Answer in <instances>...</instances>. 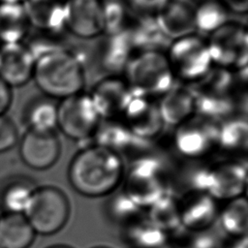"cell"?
<instances>
[{
  "mask_svg": "<svg viewBox=\"0 0 248 248\" xmlns=\"http://www.w3.org/2000/svg\"><path fill=\"white\" fill-rule=\"evenodd\" d=\"M126 167L117 153L91 143L81 147L68 167V181L79 195L100 198L110 195L122 184Z\"/></svg>",
  "mask_w": 248,
  "mask_h": 248,
  "instance_id": "1",
  "label": "cell"
},
{
  "mask_svg": "<svg viewBox=\"0 0 248 248\" xmlns=\"http://www.w3.org/2000/svg\"><path fill=\"white\" fill-rule=\"evenodd\" d=\"M32 79L43 95L65 99L84 90V57L69 47L49 51L35 60Z\"/></svg>",
  "mask_w": 248,
  "mask_h": 248,
  "instance_id": "2",
  "label": "cell"
},
{
  "mask_svg": "<svg viewBox=\"0 0 248 248\" xmlns=\"http://www.w3.org/2000/svg\"><path fill=\"white\" fill-rule=\"evenodd\" d=\"M122 183V192L143 210L170 191L167 180V165L153 151L131 160Z\"/></svg>",
  "mask_w": 248,
  "mask_h": 248,
  "instance_id": "3",
  "label": "cell"
},
{
  "mask_svg": "<svg viewBox=\"0 0 248 248\" xmlns=\"http://www.w3.org/2000/svg\"><path fill=\"white\" fill-rule=\"evenodd\" d=\"M123 74L135 95L155 100L176 81L166 53L160 51L134 53Z\"/></svg>",
  "mask_w": 248,
  "mask_h": 248,
  "instance_id": "4",
  "label": "cell"
},
{
  "mask_svg": "<svg viewBox=\"0 0 248 248\" xmlns=\"http://www.w3.org/2000/svg\"><path fill=\"white\" fill-rule=\"evenodd\" d=\"M166 55L176 81L193 85L214 66L206 39L193 33L172 40Z\"/></svg>",
  "mask_w": 248,
  "mask_h": 248,
  "instance_id": "5",
  "label": "cell"
},
{
  "mask_svg": "<svg viewBox=\"0 0 248 248\" xmlns=\"http://www.w3.org/2000/svg\"><path fill=\"white\" fill-rule=\"evenodd\" d=\"M71 214L66 194L55 186L37 187L24 216L36 234L51 235L61 231Z\"/></svg>",
  "mask_w": 248,
  "mask_h": 248,
  "instance_id": "6",
  "label": "cell"
},
{
  "mask_svg": "<svg viewBox=\"0 0 248 248\" xmlns=\"http://www.w3.org/2000/svg\"><path fill=\"white\" fill-rule=\"evenodd\" d=\"M102 118L97 111L89 92L81 91L57 105V126L65 137L77 142L91 140Z\"/></svg>",
  "mask_w": 248,
  "mask_h": 248,
  "instance_id": "7",
  "label": "cell"
},
{
  "mask_svg": "<svg viewBox=\"0 0 248 248\" xmlns=\"http://www.w3.org/2000/svg\"><path fill=\"white\" fill-rule=\"evenodd\" d=\"M214 66L238 71L247 69L248 36L246 25L230 19L206 39Z\"/></svg>",
  "mask_w": 248,
  "mask_h": 248,
  "instance_id": "8",
  "label": "cell"
},
{
  "mask_svg": "<svg viewBox=\"0 0 248 248\" xmlns=\"http://www.w3.org/2000/svg\"><path fill=\"white\" fill-rule=\"evenodd\" d=\"M219 123L194 114L175 127L172 145L178 155L199 161L217 150Z\"/></svg>",
  "mask_w": 248,
  "mask_h": 248,
  "instance_id": "9",
  "label": "cell"
},
{
  "mask_svg": "<svg viewBox=\"0 0 248 248\" xmlns=\"http://www.w3.org/2000/svg\"><path fill=\"white\" fill-rule=\"evenodd\" d=\"M247 161L239 156L227 157L208 164L205 193L217 202H228L245 195Z\"/></svg>",
  "mask_w": 248,
  "mask_h": 248,
  "instance_id": "10",
  "label": "cell"
},
{
  "mask_svg": "<svg viewBox=\"0 0 248 248\" xmlns=\"http://www.w3.org/2000/svg\"><path fill=\"white\" fill-rule=\"evenodd\" d=\"M92 143L106 147L123 159L131 160L153 151L154 142L136 137L119 119H102L93 138Z\"/></svg>",
  "mask_w": 248,
  "mask_h": 248,
  "instance_id": "11",
  "label": "cell"
},
{
  "mask_svg": "<svg viewBox=\"0 0 248 248\" xmlns=\"http://www.w3.org/2000/svg\"><path fill=\"white\" fill-rule=\"evenodd\" d=\"M18 153L22 163L35 170H46L58 161L61 142L55 130H26L18 140Z\"/></svg>",
  "mask_w": 248,
  "mask_h": 248,
  "instance_id": "12",
  "label": "cell"
},
{
  "mask_svg": "<svg viewBox=\"0 0 248 248\" xmlns=\"http://www.w3.org/2000/svg\"><path fill=\"white\" fill-rule=\"evenodd\" d=\"M89 95L102 119H120L135 96L121 76H105L92 87Z\"/></svg>",
  "mask_w": 248,
  "mask_h": 248,
  "instance_id": "13",
  "label": "cell"
},
{
  "mask_svg": "<svg viewBox=\"0 0 248 248\" xmlns=\"http://www.w3.org/2000/svg\"><path fill=\"white\" fill-rule=\"evenodd\" d=\"M119 120L136 137L151 142L161 137L166 126L157 100L138 95L133 97Z\"/></svg>",
  "mask_w": 248,
  "mask_h": 248,
  "instance_id": "14",
  "label": "cell"
},
{
  "mask_svg": "<svg viewBox=\"0 0 248 248\" xmlns=\"http://www.w3.org/2000/svg\"><path fill=\"white\" fill-rule=\"evenodd\" d=\"M65 30L83 39L104 34L102 0H65Z\"/></svg>",
  "mask_w": 248,
  "mask_h": 248,
  "instance_id": "15",
  "label": "cell"
},
{
  "mask_svg": "<svg viewBox=\"0 0 248 248\" xmlns=\"http://www.w3.org/2000/svg\"><path fill=\"white\" fill-rule=\"evenodd\" d=\"M218 202L205 192L186 191L178 198L181 228L187 232L212 228L220 210Z\"/></svg>",
  "mask_w": 248,
  "mask_h": 248,
  "instance_id": "16",
  "label": "cell"
},
{
  "mask_svg": "<svg viewBox=\"0 0 248 248\" xmlns=\"http://www.w3.org/2000/svg\"><path fill=\"white\" fill-rule=\"evenodd\" d=\"M97 39L93 51L96 65L105 76H120L135 53L127 33L103 34Z\"/></svg>",
  "mask_w": 248,
  "mask_h": 248,
  "instance_id": "17",
  "label": "cell"
},
{
  "mask_svg": "<svg viewBox=\"0 0 248 248\" xmlns=\"http://www.w3.org/2000/svg\"><path fill=\"white\" fill-rule=\"evenodd\" d=\"M35 58L24 43L0 45V78L10 87H21L33 78Z\"/></svg>",
  "mask_w": 248,
  "mask_h": 248,
  "instance_id": "18",
  "label": "cell"
},
{
  "mask_svg": "<svg viewBox=\"0 0 248 248\" xmlns=\"http://www.w3.org/2000/svg\"><path fill=\"white\" fill-rule=\"evenodd\" d=\"M154 16L162 32L170 41L196 32L194 4L189 0H169Z\"/></svg>",
  "mask_w": 248,
  "mask_h": 248,
  "instance_id": "19",
  "label": "cell"
},
{
  "mask_svg": "<svg viewBox=\"0 0 248 248\" xmlns=\"http://www.w3.org/2000/svg\"><path fill=\"white\" fill-rule=\"evenodd\" d=\"M126 33L135 53L142 51L166 53L171 42L160 29L154 15L134 13Z\"/></svg>",
  "mask_w": 248,
  "mask_h": 248,
  "instance_id": "20",
  "label": "cell"
},
{
  "mask_svg": "<svg viewBox=\"0 0 248 248\" xmlns=\"http://www.w3.org/2000/svg\"><path fill=\"white\" fill-rule=\"evenodd\" d=\"M157 102L165 125L176 127L195 114V93L190 85L179 81Z\"/></svg>",
  "mask_w": 248,
  "mask_h": 248,
  "instance_id": "21",
  "label": "cell"
},
{
  "mask_svg": "<svg viewBox=\"0 0 248 248\" xmlns=\"http://www.w3.org/2000/svg\"><path fill=\"white\" fill-rule=\"evenodd\" d=\"M32 29L61 35L65 30V0H25Z\"/></svg>",
  "mask_w": 248,
  "mask_h": 248,
  "instance_id": "22",
  "label": "cell"
},
{
  "mask_svg": "<svg viewBox=\"0 0 248 248\" xmlns=\"http://www.w3.org/2000/svg\"><path fill=\"white\" fill-rule=\"evenodd\" d=\"M31 30L23 3H0V45L23 43Z\"/></svg>",
  "mask_w": 248,
  "mask_h": 248,
  "instance_id": "23",
  "label": "cell"
},
{
  "mask_svg": "<svg viewBox=\"0 0 248 248\" xmlns=\"http://www.w3.org/2000/svg\"><path fill=\"white\" fill-rule=\"evenodd\" d=\"M57 105L43 94L31 98L23 107L21 119L26 130L52 131L57 126Z\"/></svg>",
  "mask_w": 248,
  "mask_h": 248,
  "instance_id": "24",
  "label": "cell"
},
{
  "mask_svg": "<svg viewBox=\"0 0 248 248\" xmlns=\"http://www.w3.org/2000/svg\"><path fill=\"white\" fill-rule=\"evenodd\" d=\"M36 232L24 214L0 215V248H29Z\"/></svg>",
  "mask_w": 248,
  "mask_h": 248,
  "instance_id": "25",
  "label": "cell"
},
{
  "mask_svg": "<svg viewBox=\"0 0 248 248\" xmlns=\"http://www.w3.org/2000/svg\"><path fill=\"white\" fill-rule=\"evenodd\" d=\"M248 147V122L246 114L237 113L219 123L217 150L237 156Z\"/></svg>",
  "mask_w": 248,
  "mask_h": 248,
  "instance_id": "26",
  "label": "cell"
},
{
  "mask_svg": "<svg viewBox=\"0 0 248 248\" xmlns=\"http://www.w3.org/2000/svg\"><path fill=\"white\" fill-rule=\"evenodd\" d=\"M38 186L25 176L9 179L0 191V204L4 213L24 214Z\"/></svg>",
  "mask_w": 248,
  "mask_h": 248,
  "instance_id": "27",
  "label": "cell"
},
{
  "mask_svg": "<svg viewBox=\"0 0 248 248\" xmlns=\"http://www.w3.org/2000/svg\"><path fill=\"white\" fill-rule=\"evenodd\" d=\"M124 241L129 248H164L170 236L150 222L146 216L123 229Z\"/></svg>",
  "mask_w": 248,
  "mask_h": 248,
  "instance_id": "28",
  "label": "cell"
},
{
  "mask_svg": "<svg viewBox=\"0 0 248 248\" xmlns=\"http://www.w3.org/2000/svg\"><path fill=\"white\" fill-rule=\"evenodd\" d=\"M217 222L221 231L231 238L247 235L248 202L245 196L226 202L219 210Z\"/></svg>",
  "mask_w": 248,
  "mask_h": 248,
  "instance_id": "29",
  "label": "cell"
},
{
  "mask_svg": "<svg viewBox=\"0 0 248 248\" xmlns=\"http://www.w3.org/2000/svg\"><path fill=\"white\" fill-rule=\"evenodd\" d=\"M146 210V218L155 226L164 231L169 236L170 233H176L181 228L178 198L171 191L165 194Z\"/></svg>",
  "mask_w": 248,
  "mask_h": 248,
  "instance_id": "30",
  "label": "cell"
},
{
  "mask_svg": "<svg viewBox=\"0 0 248 248\" xmlns=\"http://www.w3.org/2000/svg\"><path fill=\"white\" fill-rule=\"evenodd\" d=\"M230 11L221 0H201L194 5V19L196 31L211 34L230 18Z\"/></svg>",
  "mask_w": 248,
  "mask_h": 248,
  "instance_id": "31",
  "label": "cell"
},
{
  "mask_svg": "<svg viewBox=\"0 0 248 248\" xmlns=\"http://www.w3.org/2000/svg\"><path fill=\"white\" fill-rule=\"evenodd\" d=\"M105 212L109 221L125 229L144 216L143 209L137 205L125 193L112 195L106 203Z\"/></svg>",
  "mask_w": 248,
  "mask_h": 248,
  "instance_id": "32",
  "label": "cell"
},
{
  "mask_svg": "<svg viewBox=\"0 0 248 248\" xmlns=\"http://www.w3.org/2000/svg\"><path fill=\"white\" fill-rule=\"evenodd\" d=\"M104 34L114 35L127 31L134 12L124 0H102Z\"/></svg>",
  "mask_w": 248,
  "mask_h": 248,
  "instance_id": "33",
  "label": "cell"
},
{
  "mask_svg": "<svg viewBox=\"0 0 248 248\" xmlns=\"http://www.w3.org/2000/svg\"><path fill=\"white\" fill-rule=\"evenodd\" d=\"M185 232L186 242L183 243L188 248H223L220 235L212 228L199 232Z\"/></svg>",
  "mask_w": 248,
  "mask_h": 248,
  "instance_id": "34",
  "label": "cell"
},
{
  "mask_svg": "<svg viewBox=\"0 0 248 248\" xmlns=\"http://www.w3.org/2000/svg\"><path fill=\"white\" fill-rule=\"evenodd\" d=\"M19 134L16 122L7 114L0 115V154L18 143Z\"/></svg>",
  "mask_w": 248,
  "mask_h": 248,
  "instance_id": "35",
  "label": "cell"
},
{
  "mask_svg": "<svg viewBox=\"0 0 248 248\" xmlns=\"http://www.w3.org/2000/svg\"><path fill=\"white\" fill-rule=\"evenodd\" d=\"M137 14L155 15L169 0H124Z\"/></svg>",
  "mask_w": 248,
  "mask_h": 248,
  "instance_id": "36",
  "label": "cell"
},
{
  "mask_svg": "<svg viewBox=\"0 0 248 248\" xmlns=\"http://www.w3.org/2000/svg\"><path fill=\"white\" fill-rule=\"evenodd\" d=\"M13 88L0 78V115L7 114L13 104Z\"/></svg>",
  "mask_w": 248,
  "mask_h": 248,
  "instance_id": "37",
  "label": "cell"
},
{
  "mask_svg": "<svg viewBox=\"0 0 248 248\" xmlns=\"http://www.w3.org/2000/svg\"><path fill=\"white\" fill-rule=\"evenodd\" d=\"M230 13L245 15L248 11V0H221Z\"/></svg>",
  "mask_w": 248,
  "mask_h": 248,
  "instance_id": "38",
  "label": "cell"
},
{
  "mask_svg": "<svg viewBox=\"0 0 248 248\" xmlns=\"http://www.w3.org/2000/svg\"><path fill=\"white\" fill-rule=\"evenodd\" d=\"M223 248H248L247 235L231 238L226 245H223Z\"/></svg>",
  "mask_w": 248,
  "mask_h": 248,
  "instance_id": "39",
  "label": "cell"
},
{
  "mask_svg": "<svg viewBox=\"0 0 248 248\" xmlns=\"http://www.w3.org/2000/svg\"><path fill=\"white\" fill-rule=\"evenodd\" d=\"M164 248H188V247L183 242H172V243H170V241H169L168 244Z\"/></svg>",
  "mask_w": 248,
  "mask_h": 248,
  "instance_id": "40",
  "label": "cell"
},
{
  "mask_svg": "<svg viewBox=\"0 0 248 248\" xmlns=\"http://www.w3.org/2000/svg\"><path fill=\"white\" fill-rule=\"evenodd\" d=\"M46 248H72V247L69 245H65V244H56V245H52V246H49Z\"/></svg>",
  "mask_w": 248,
  "mask_h": 248,
  "instance_id": "41",
  "label": "cell"
},
{
  "mask_svg": "<svg viewBox=\"0 0 248 248\" xmlns=\"http://www.w3.org/2000/svg\"><path fill=\"white\" fill-rule=\"evenodd\" d=\"M25 0H0V3H8V2H13V3H23Z\"/></svg>",
  "mask_w": 248,
  "mask_h": 248,
  "instance_id": "42",
  "label": "cell"
},
{
  "mask_svg": "<svg viewBox=\"0 0 248 248\" xmlns=\"http://www.w3.org/2000/svg\"><path fill=\"white\" fill-rule=\"evenodd\" d=\"M93 248H109V247H106V246H97V247H93Z\"/></svg>",
  "mask_w": 248,
  "mask_h": 248,
  "instance_id": "43",
  "label": "cell"
}]
</instances>
